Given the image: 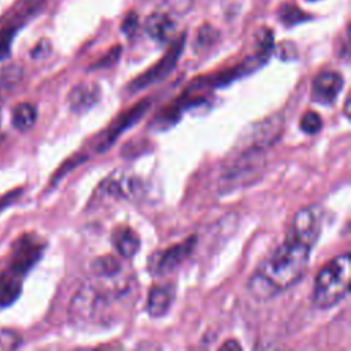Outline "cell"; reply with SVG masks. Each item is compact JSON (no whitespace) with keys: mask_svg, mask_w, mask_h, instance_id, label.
<instances>
[{"mask_svg":"<svg viewBox=\"0 0 351 351\" xmlns=\"http://www.w3.org/2000/svg\"><path fill=\"white\" fill-rule=\"evenodd\" d=\"M137 295L133 270L115 256H100L70 302V321L86 330L111 328L132 311Z\"/></svg>","mask_w":351,"mask_h":351,"instance_id":"6da1fadb","label":"cell"},{"mask_svg":"<svg viewBox=\"0 0 351 351\" xmlns=\"http://www.w3.org/2000/svg\"><path fill=\"white\" fill-rule=\"evenodd\" d=\"M311 248L287 234L251 274L247 285L250 293L258 300H267L299 282L308 267Z\"/></svg>","mask_w":351,"mask_h":351,"instance_id":"7a4b0ae2","label":"cell"},{"mask_svg":"<svg viewBox=\"0 0 351 351\" xmlns=\"http://www.w3.org/2000/svg\"><path fill=\"white\" fill-rule=\"evenodd\" d=\"M350 254L337 255L321 267L314 278L313 303L318 308H330L346 298L350 289Z\"/></svg>","mask_w":351,"mask_h":351,"instance_id":"3957f363","label":"cell"},{"mask_svg":"<svg viewBox=\"0 0 351 351\" xmlns=\"http://www.w3.org/2000/svg\"><path fill=\"white\" fill-rule=\"evenodd\" d=\"M184 43H185V33H182L178 38H176V41L167 49L166 55L163 58H160L159 62L155 66H152L144 74L134 78L129 84V89L136 92V90L144 89V88H147L152 84H156V82L162 81L163 78H166L171 73V70L177 66V62H178V59L181 56V52H182V48H184Z\"/></svg>","mask_w":351,"mask_h":351,"instance_id":"277c9868","label":"cell"},{"mask_svg":"<svg viewBox=\"0 0 351 351\" xmlns=\"http://www.w3.org/2000/svg\"><path fill=\"white\" fill-rule=\"evenodd\" d=\"M322 229V210L318 206H308L299 210L291 223L288 236L314 247Z\"/></svg>","mask_w":351,"mask_h":351,"instance_id":"5b68a950","label":"cell"},{"mask_svg":"<svg viewBox=\"0 0 351 351\" xmlns=\"http://www.w3.org/2000/svg\"><path fill=\"white\" fill-rule=\"evenodd\" d=\"M44 243L32 234H25L15 243L11 258V274L16 277L25 276L40 259Z\"/></svg>","mask_w":351,"mask_h":351,"instance_id":"8992f818","label":"cell"},{"mask_svg":"<svg viewBox=\"0 0 351 351\" xmlns=\"http://www.w3.org/2000/svg\"><path fill=\"white\" fill-rule=\"evenodd\" d=\"M195 245H196V237L191 236L184 241L166 248L154 259V262H151V271L156 276H162L173 271L192 254Z\"/></svg>","mask_w":351,"mask_h":351,"instance_id":"52a82bcc","label":"cell"},{"mask_svg":"<svg viewBox=\"0 0 351 351\" xmlns=\"http://www.w3.org/2000/svg\"><path fill=\"white\" fill-rule=\"evenodd\" d=\"M151 101L148 99L138 101L136 106H133L132 108L126 110L125 112L119 114V117L117 119L112 121V123L108 126V129L104 132L103 137L100 138L99 144H97V149L103 151L107 147H110L117 137L123 133L128 128H130L132 125H134L136 122H138V119L148 111Z\"/></svg>","mask_w":351,"mask_h":351,"instance_id":"ba28073f","label":"cell"},{"mask_svg":"<svg viewBox=\"0 0 351 351\" xmlns=\"http://www.w3.org/2000/svg\"><path fill=\"white\" fill-rule=\"evenodd\" d=\"M343 88V78L336 71H324L313 80L311 97L314 101L328 106L332 104Z\"/></svg>","mask_w":351,"mask_h":351,"instance_id":"9c48e42d","label":"cell"},{"mask_svg":"<svg viewBox=\"0 0 351 351\" xmlns=\"http://www.w3.org/2000/svg\"><path fill=\"white\" fill-rule=\"evenodd\" d=\"M282 118L281 117H269L255 125H252L251 132L247 137L251 147L255 149H263L271 144H274L281 132H282Z\"/></svg>","mask_w":351,"mask_h":351,"instance_id":"30bf717a","label":"cell"},{"mask_svg":"<svg viewBox=\"0 0 351 351\" xmlns=\"http://www.w3.org/2000/svg\"><path fill=\"white\" fill-rule=\"evenodd\" d=\"M100 99V88L95 82H81L75 85L69 95L70 110L75 114H82L90 110Z\"/></svg>","mask_w":351,"mask_h":351,"instance_id":"8fae6325","label":"cell"},{"mask_svg":"<svg viewBox=\"0 0 351 351\" xmlns=\"http://www.w3.org/2000/svg\"><path fill=\"white\" fill-rule=\"evenodd\" d=\"M176 298V289L171 284L155 285L151 288L147 299V311L152 318L165 315Z\"/></svg>","mask_w":351,"mask_h":351,"instance_id":"7c38bea8","label":"cell"},{"mask_svg":"<svg viewBox=\"0 0 351 351\" xmlns=\"http://www.w3.org/2000/svg\"><path fill=\"white\" fill-rule=\"evenodd\" d=\"M112 244L122 258L130 259L138 252L141 241L132 228L118 226L112 232Z\"/></svg>","mask_w":351,"mask_h":351,"instance_id":"4fadbf2b","label":"cell"},{"mask_svg":"<svg viewBox=\"0 0 351 351\" xmlns=\"http://www.w3.org/2000/svg\"><path fill=\"white\" fill-rule=\"evenodd\" d=\"M144 29L151 38L163 43L174 33L176 23L169 15L163 12H155L147 18Z\"/></svg>","mask_w":351,"mask_h":351,"instance_id":"5bb4252c","label":"cell"},{"mask_svg":"<svg viewBox=\"0 0 351 351\" xmlns=\"http://www.w3.org/2000/svg\"><path fill=\"white\" fill-rule=\"evenodd\" d=\"M137 184H138L137 180H134L133 177L121 174L115 178L111 177V178L106 180L103 184V188L111 196L126 199V197H132L134 195V192L137 191Z\"/></svg>","mask_w":351,"mask_h":351,"instance_id":"9a60e30c","label":"cell"},{"mask_svg":"<svg viewBox=\"0 0 351 351\" xmlns=\"http://www.w3.org/2000/svg\"><path fill=\"white\" fill-rule=\"evenodd\" d=\"M36 121H37V110L30 103H21L12 110L11 122H12V126L18 130L25 132L33 128Z\"/></svg>","mask_w":351,"mask_h":351,"instance_id":"2e32d148","label":"cell"},{"mask_svg":"<svg viewBox=\"0 0 351 351\" xmlns=\"http://www.w3.org/2000/svg\"><path fill=\"white\" fill-rule=\"evenodd\" d=\"M23 69L19 64H8L0 69V99L8 95L22 80Z\"/></svg>","mask_w":351,"mask_h":351,"instance_id":"e0dca14e","label":"cell"},{"mask_svg":"<svg viewBox=\"0 0 351 351\" xmlns=\"http://www.w3.org/2000/svg\"><path fill=\"white\" fill-rule=\"evenodd\" d=\"M21 288L19 277L14 274L0 277V307L14 303L21 293Z\"/></svg>","mask_w":351,"mask_h":351,"instance_id":"ac0fdd59","label":"cell"},{"mask_svg":"<svg viewBox=\"0 0 351 351\" xmlns=\"http://www.w3.org/2000/svg\"><path fill=\"white\" fill-rule=\"evenodd\" d=\"M278 18L285 26L291 27V26H295V25H299V23L307 21L308 15L296 5L284 4L278 11Z\"/></svg>","mask_w":351,"mask_h":351,"instance_id":"d6986e66","label":"cell"},{"mask_svg":"<svg viewBox=\"0 0 351 351\" xmlns=\"http://www.w3.org/2000/svg\"><path fill=\"white\" fill-rule=\"evenodd\" d=\"M22 339L12 329H0V351H16Z\"/></svg>","mask_w":351,"mask_h":351,"instance_id":"ffe728a7","label":"cell"},{"mask_svg":"<svg viewBox=\"0 0 351 351\" xmlns=\"http://www.w3.org/2000/svg\"><path fill=\"white\" fill-rule=\"evenodd\" d=\"M322 126V119L315 111H306L300 118V129L307 134H315Z\"/></svg>","mask_w":351,"mask_h":351,"instance_id":"44dd1931","label":"cell"},{"mask_svg":"<svg viewBox=\"0 0 351 351\" xmlns=\"http://www.w3.org/2000/svg\"><path fill=\"white\" fill-rule=\"evenodd\" d=\"M217 37H218V32L213 26H202L199 29V32L196 33L193 45L195 47L197 45L199 49L208 48L210 45H213L215 43Z\"/></svg>","mask_w":351,"mask_h":351,"instance_id":"7402d4cb","label":"cell"},{"mask_svg":"<svg viewBox=\"0 0 351 351\" xmlns=\"http://www.w3.org/2000/svg\"><path fill=\"white\" fill-rule=\"evenodd\" d=\"M51 52V45L47 40L40 41L32 51V58L34 59H43L45 56H48V53Z\"/></svg>","mask_w":351,"mask_h":351,"instance_id":"603a6c76","label":"cell"},{"mask_svg":"<svg viewBox=\"0 0 351 351\" xmlns=\"http://www.w3.org/2000/svg\"><path fill=\"white\" fill-rule=\"evenodd\" d=\"M119 47H115V48H112L104 58H101L96 64H95V67H106V66H108V64H112L117 59H118V56H119Z\"/></svg>","mask_w":351,"mask_h":351,"instance_id":"cb8c5ba5","label":"cell"},{"mask_svg":"<svg viewBox=\"0 0 351 351\" xmlns=\"http://www.w3.org/2000/svg\"><path fill=\"white\" fill-rule=\"evenodd\" d=\"M136 29H137V15L134 12H132L125 18V21L122 23V30L126 34H132L136 32Z\"/></svg>","mask_w":351,"mask_h":351,"instance_id":"d4e9b609","label":"cell"},{"mask_svg":"<svg viewBox=\"0 0 351 351\" xmlns=\"http://www.w3.org/2000/svg\"><path fill=\"white\" fill-rule=\"evenodd\" d=\"M218 351H243V347L236 339H228L219 346Z\"/></svg>","mask_w":351,"mask_h":351,"instance_id":"484cf974","label":"cell"},{"mask_svg":"<svg viewBox=\"0 0 351 351\" xmlns=\"http://www.w3.org/2000/svg\"><path fill=\"white\" fill-rule=\"evenodd\" d=\"M310 1H315V0H310Z\"/></svg>","mask_w":351,"mask_h":351,"instance_id":"4316f807","label":"cell"}]
</instances>
